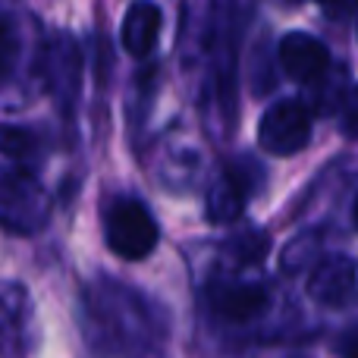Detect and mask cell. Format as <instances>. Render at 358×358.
<instances>
[{"instance_id": "obj_1", "label": "cell", "mask_w": 358, "mask_h": 358, "mask_svg": "<svg viewBox=\"0 0 358 358\" xmlns=\"http://www.w3.org/2000/svg\"><path fill=\"white\" fill-rule=\"evenodd\" d=\"M50 195L31 170L0 167V227L16 236L41 233L50 220Z\"/></svg>"}, {"instance_id": "obj_2", "label": "cell", "mask_w": 358, "mask_h": 358, "mask_svg": "<svg viewBox=\"0 0 358 358\" xmlns=\"http://www.w3.org/2000/svg\"><path fill=\"white\" fill-rule=\"evenodd\" d=\"M104 242L120 258L142 261L157 248L161 229L145 201L132 195H117L104 204Z\"/></svg>"}, {"instance_id": "obj_3", "label": "cell", "mask_w": 358, "mask_h": 358, "mask_svg": "<svg viewBox=\"0 0 358 358\" xmlns=\"http://www.w3.org/2000/svg\"><path fill=\"white\" fill-rule=\"evenodd\" d=\"M35 76L44 79V88L57 98L60 110H73L76 94H79V79H82V54L79 44L69 35H50L48 41L38 48L35 60Z\"/></svg>"}, {"instance_id": "obj_4", "label": "cell", "mask_w": 358, "mask_h": 358, "mask_svg": "<svg viewBox=\"0 0 358 358\" xmlns=\"http://www.w3.org/2000/svg\"><path fill=\"white\" fill-rule=\"evenodd\" d=\"M311 113L302 101H277L264 110L258 123V145L273 157H289L308 148Z\"/></svg>"}, {"instance_id": "obj_5", "label": "cell", "mask_w": 358, "mask_h": 358, "mask_svg": "<svg viewBox=\"0 0 358 358\" xmlns=\"http://www.w3.org/2000/svg\"><path fill=\"white\" fill-rule=\"evenodd\" d=\"M35 340L38 327L29 289L0 280V358H25L35 349Z\"/></svg>"}, {"instance_id": "obj_6", "label": "cell", "mask_w": 358, "mask_h": 358, "mask_svg": "<svg viewBox=\"0 0 358 358\" xmlns=\"http://www.w3.org/2000/svg\"><path fill=\"white\" fill-rule=\"evenodd\" d=\"M261 167L252 157H239L229 161L223 167V173L217 176V182L208 192V204H204V217L210 223H233L242 217L245 201L255 189H258Z\"/></svg>"}, {"instance_id": "obj_7", "label": "cell", "mask_w": 358, "mask_h": 358, "mask_svg": "<svg viewBox=\"0 0 358 358\" xmlns=\"http://www.w3.org/2000/svg\"><path fill=\"white\" fill-rule=\"evenodd\" d=\"M277 60L292 82L315 85L330 69V50L321 38L308 35V31H289L277 48Z\"/></svg>"}, {"instance_id": "obj_8", "label": "cell", "mask_w": 358, "mask_h": 358, "mask_svg": "<svg viewBox=\"0 0 358 358\" xmlns=\"http://www.w3.org/2000/svg\"><path fill=\"white\" fill-rule=\"evenodd\" d=\"M208 305L223 321L245 324L267 311V289L245 280H214L208 286Z\"/></svg>"}, {"instance_id": "obj_9", "label": "cell", "mask_w": 358, "mask_h": 358, "mask_svg": "<svg viewBox=\"0 0 358 358\" xmlns=\"http://www.w3.org/2000/svg\"><path fill=\"white\" fill-rule=\"evenodd\" d=\"M308 296L324 308H343L358 296V267L346 255H330L311 271Z\"/></svg>"}, {"instance_id": "obj_10", "label": "cell", "mask_w": 358, "mask_h": 358, "mask_svg": "<svg viewBox=\"0 0 358 358\" xmlns=\"http://www.w3.org/2000/svg\"><path fill=\"white\" fill-rule=\"evenodd\" d=\"M29 35L25 16L13 6V0H0V92L13 88L25 69Z\"/></svg>"}, {"instance_id": "obj_11", "label": "cell", "mask_w": 358, "mask_h": 358, "mask_svg": "<svg viewBox=\"0 0 358 358\" xmlns=\"http://www.w3.org/2000/svg\"><path fill=\"white\" fill-rule=\"evenodd\" d=\"M161 22H164V13L157 3H151V0L132 3L123 16V29H120V41H123L126 54L148 57L155 50L157 38H161Z\"/></svg>"}, {"instance_id": "obj_12", "label": "cell", "mask_w": 358, "mask_h": 358, "mask_svg": "<svg viewBox=\"0 0 358 358\" xmlns=\"http://www.w3.org/2000/svg\"><path fill=\"white\" fill-rule=\"evenodd\" d=\"M50 151V142L35 126H0V155L10 164L35 173Z\"/></svg>"}, {"instance_id": "obj_13", "label": "cell", "mask_w": 358, "mask_h": 358, "mask_svg": "<svg viewBox=\"0 0 358 358\" xmlns=\"http://www.w3.org/2000/svg\"><path fill=\"white\" fill-rule=\"evenodd\" d=\"M267 245H271V239H267L264 233H258V229H242V233L229 242V252H233L229 258L239 261V264H258L267 255Z\"/></svg>"}, {"instance_id": "obj_14", "label": "cell", "mask_w": 358, "mask_h": 358, "mask_svg": "<svg viewBox=\"0 0 358 358\" xmlns=\"http://www.w3.org/2000/svg\"><path fill=\"white\" fill-rule=\"evenodd\" d=\"M340 123H343V132H346V136H358V85L343 98Z\"/></svg>"}, {"instance_id": "obj_15", "label": "cell", "mask_w": 358, "mask_h": 358, "mask_svg": "<svg viewBox=\"0 0 358 358\" xmlns=\"http://www.w3.org/2000/svg\"><path fill=\"white\" fill-rule=\"evenodd\" d=\"M334 352H336V358H358V321L349 324L334 340Z\"/></svg>"}, {"instance_id": "obj_16", "label": "cell", "mask_w": 358, "mask_h": 358, "mask_svg": "<svg viewBox=\"0 0 358 358\" xmlns=\"http://www.w3.org/2000/svg\"><path fill=\"white\" fill-rule=\"evenodd\" d=\"M352 223H355V229H358V198H355V208H352Z\"/></svg>"}]
</instances>
